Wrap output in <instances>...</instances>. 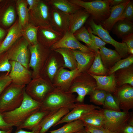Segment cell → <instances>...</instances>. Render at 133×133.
<instances>
[{"label": "cell", "instance_id": "obj_1", "mask_svg": "<svg viewBox=\"0 0 133 133\" xmlns=\"http://www.w3.org/2000/svg\"><path fill=\"white\" fill-rule=\"evenodd\" d=\"M41 104L33 99L26 93L25 90L23 100L20 106L13 110L2 114L7 123L17 128L32 114L39 110Z\"/></svg>", "mask_w": 133, "mask_h": 133}, {"label": "cell", "instance_id": "obj_2", "mask_svg": "<svg viewBox=\"0 0 133 133\" xmlns=\"http://www.w3.org/2000/svg\"><path fill=\"white\" fill-rule=\"evenodd\" d=\"M76 98L73 93L55 88L42 102L39 110L51 111L64 107L72 109Z\"/></svg>", "mask_w": 133, "mask_h": 133}, {"label": "cell", "instance_id": "obj_3", "mask_svg": "<svg viewBox=\"0 0 133 133\" xmlns=\"http://www.w3.org/2000/svg\"><path fill=\"white\" fill-rule=\"evenodd\" d=\"M25 86L13 83L4 90L0 96V112L11 111L19 107L23 99Z\"/></svg>", "mask_w": 133, "mask_h": 133}, {"label": "cell", "instance_id": "obj_4", "mask_svg": "<svg viewBox=\"0 0 133 133\" xmlns=\"http://www.w3.org/2000/svg\"><path fill=\"white\" fill-rule=\"evenodd\" d=\"M71 2L85 9L92 16L95 22L100 24L110 14L108 0H96L86 1L81 0H69Z\"/></svg>", "mask_w": 133, "mask_h": 133}, {"label": "cell", "instance_id": "obj_5", "mask_svg": "<svg viewBox=\"0 0 133 133\" xmlns=\"http://www.w3.org/2000/svg\"><path fill=\"white\" fill-rule=\"evenodd\" d=\"M96 83L95 79L86 72L78 73L73 80L68 91L76 93V102H84L85 96L89 95L96 90Z\"/></svg>", "mask_w": 133, "mask_h": 133}, {"label": "cell", "instance_id": "obj_6", "mask_svg": "<svg viewBox=\"0 0 133 133\" xmlns=\"http://www.w3.org/2000/svg\"><path fill=\"white\" fill-rule=\"evenodd\" d=\"M39 43L29 47L31 56L28 66L33 70L34 79L40 76V74L51 50L45 48Z\"/></svg>", "mask_w": 133, "mask_h": 133}, {"label": "cell", "instance_id": "obj_7", "mask_svg": "<svg viewBox=\"0 0 133 133\" xmlns=\"http://www.w3.org/2000/svg\"><path fill=\"white\" fill-rule=\"evenodd\" d=\"M55 88L50 80L40 76L34 78L25 88V91L34 100L42 103Z\"/></svg>", "mask_w": 133, "mask_h": 133}, {"label": "cell", "instance_id": "obj_8", "mask_svg": "<svg viewBox=\"0 0 133 133\" xmlns=\"http://www.w3.org/2000/svg\"><path fill=\"white\" fill-rule=\"evenodd\" d=\"M102 109L104 116V128L119 133L127 124L130 117L129 111H117Z\"/></svg>", "mask_w": 133, "mask_h": 133}, {"label": "cell", "instance_id": "obj_9", "mask_svg": "<svg viewBox=\"0 0 133 133\" xmlns=\"http://www.w3.org/2000/svg\"><path fill=\"white\" fill-rule=\"evenodd\" d=\"M88 23L90 27L87 29L94 35L98 36L106 44L112 45L122 58L128 54L127 48L125 43L119 42L114 39L108 31L104 29L101 25L96 23L92 17L89 19Z\"/></svg>", "mask_w": 133, "mask_h": 133}, {"label": "cell", "instance_id": "obj_10", "mask_svg": "<svg viewBox=\"0 0 133 133\" xmlns=\"http://www.w3.org/2000/svg\"><path fill=\"white\" fill-rule=\"evenodd\" d=\"M112 94L121 110L129 111L133 108V86L123 85L117 87Z\"/></svg>", "mask_w": 133, "mask_h": 133}, {"label": "cell", "instance_id": "obj_11", "mask_svg": "<svg viewBox=\"0 0 133 133\" xmlns=\"http://www.w3.org/2000/svg\"><path fill=\"white\" fill-rule=\"evenodd\" d=\"M60 48L78 50L85 53H97L94 50L80 43L73 34L68 31L58 41L50 47V49L52 50Z\"/></svg>", "mask_w": 133, "mask_h": 133}, {"label": "cell", "instance_id": "obj_12", "mask_svg": "<svg viewBox=\"0 0 133 133\" xmlns=\"http://www.w3.org/2000/svg\"><path fill=\"white\" fill-rule=\"evenodd\" d=\"M100 107L92 104L76 102L72 110L63 116L53 127L62 123L80 120L93 110Z\"/></svg>", "mask_w": 133, "mask_h": 133}, {"label": "cell", "instance_id": "obj_13", "mask_svg": "<svg viewBox=\"0 0 133 133\" xmlns=\"http://www.w3.org/2000/svg\"><path fill=\"white\" fill-rule=\"evenodd\" d=\"M64 62L62 56L59 53L52 50L41 72L52 83L53 79L59 70L63 67Z\"/></svg>", "mask_w": 133, "mask_h": 133}, {"label": "cell", "instance_id": "obj_14", "mask_svg": "<svg viewBox=\"0 0 133 133\" xmlns=\"http://www.w3.org/2000/svg\"><path fill=\"white\" fill-rule=\"evenodd\" d=\"M78 73L77 68L69 70L62 67L54 77L52 83L55 88L68 91L73 80Z\"/></svg>", "mask_w": 133, "mask_h": 133}, {"label": "cell", "instance_id": "obj_15", "mask_svg": "<svg viewBox=\"0 0 133 133\" xmlns=\"http://www.w3.org/2000/svg\"><path fill=\"white\" fill-rule=\"evenodd\" d=\"M10 62L11 68L9 75L12 83L25 85L30 82L31 74L28 69L17 62L10 61Z\"/></svg>", "mask_w": 133, "mask_h": 133}, {"label": "cell", "instance_id": "obj_16", "mask_svg": "<svg viewBox=\"0 0 133 133\" xmlns=\"http://www.w3.org/2000/svg\"><path fill=\"white\" fill-rule=\"evenodd\" d=\"M28 43L24 41L14 46L7 53L10 61L18 62L28 69L29 62Z\"/></svg>", "mask_w": 133, "mask_h": 133}, {"label": "cell", "instance_id": "obj_17", "mask_svg": "<svg viewBox=\"0 0 133 133\" xmlns=\"http://www.w3.org/2000/svg\"><path fill=\"white\" fill-rule=\"evenodd\" d=\"M70 15L51 7L50 26L55 30L64 34L68 30Z\"/></svg>", "mask_w": 133, "mask_h": 133}, {"label": "cell", "instance_id": "obj_18", "mask_svg": "<svg viewBox=\"0 0 133 133\" xmlns=\"http://www.w3.org/2000/svg\"><path fill=\"white\" fill-rule=\"evenodd\" d=\"M69 111V109L65 107L50 111L40 123V133H46Z\"/></svg>", "mask_w": 133, "mask_h": 133}, {"label": "cell", "instance_id": "obj_19", "mask_svg": "<svg viewBox=\"0 0 133 133\" xmlns=\"http://www.w3.org/2000/svg\"><path fill=\"white\" fill-rule=\"evenodd\" d=\"M41 39L44 46L50 48L63 37V34L56 31L50 25L39 27Z\"/></svg>", "mask_w": 133, "mask_h": 133}, {"label": "cell", "instance_id": "obj_20", "mask_svg": "<svg viewBox=\"0 0 133 133\" xmlns=\"http://www.w3.org/2000/svg\"><path fill=\"white\" fill-rule=\"evenodd\" d=\"M71 50L77 61L78 73L86 72L93 64L97 53H85L78 50Z\"/></svg>", "mask_w": 133, "mask_h": 133}, {"label": "cell", "instance_id": "obj_21", "mask_svg": "<svg viewBox=\"0 0 133 133\" xmlns=\"http://www.w3.org/2000/svg\"><path fill=\"white\" fill-rule=\"evenodd\" d=\"M33 12L37 25L41 27L50 25L51 8L47 3L40 0Z\"/></svg>", "mask_w": 133, "mask_h": 133}, {"label": "cell", "instance_id": "obj_22", "mask_svg": "<svg viewBox=\"0 0 133 133\" xmlns=\"http://www.w3.org/2000/svg\"><path fill=\"white\" fill-rule=\"evenodd\" d=\"M47 110H40L34 113L19 126L17 128L16 131L25 129L31 131L40 130V125L44 118L50 112Z\"/></svg>", "mask_w": 133, "mask_h": 133}, {"label": "cell", "instance_id": "obj_23", "mask_svg": "<svg viewBox=\"0 0 133 133\" xmlns=\"http://www.w3.org/2000/svg\"><path fill=\"white\" fill-rule=\"evenodd\" d=\"M90 16L89 14L83 8L70 14L68 31L73 34L83 26Z\"/></svg>", "mask_w": 133, "mask_h": 133}, {"label": "cell", "instance_id": "obj_24", "mask_svg": "<svg viewBox=\"0 0 133 133\" xmlns=\"http://www.w3.org/2000/svg\"><path fill=\"white\" fill-rule=\"evenodd\" d=\"M90 74L96 80V89L103 90L112 94L115 91L117 87L114 73L109 75L103 76Z\"/></svg>", "mask_w": 133, "mask_h": 133}, {"label": "cell", "instance_id": "obj_25", "mask_svg": "<svg viewBox=\"0 0 133 133\" xmlns=\"http://www.w3.org/2000/svg\"><path fill=\"white\" fill-rule=\"evenodd\" d=\"M130 1L128 0L119 5L110 7V14L109 17L100 24L104 29L108 31L112 30Z\"/></svg>", "mask_w": 133, "mask_h": 133}, {"label": "cell", "instance_id": "obj_26", "mask_svg": "<svg viewBox=\"0 0 133 133\" xmlns=\"http://www.w3.org/2000/svg\"><path fill=\"white\" fill-rule=\"evenodd\" d=\"M22 26L18 23L10 29L5 38L0 46V55L8 49L21 35Z\"/></svg>", "mask_w": 133, "mask_h": 133}, {"label": "cell", "instance_id": "obj_27", "mask_svg": "<svg viewBox=\"0 0 133 133\" xmlns=\"http://www.w3.org/2000/svg\"><path fill=\"white\" fill-rule=\"evenodd\" d=\"M99 52L103 65L108 70L122 58L116 50L107 48L105 46L101 48Z\"/></svg>", "mask_w": 133, "mask_h": 133}, {"label": "cell", "instance_id": "obj_28", "mask_svg": "<svg viewBox=\"0 0 133 133\" xmlns=\"http://www.w3.org/2000/svg\"><path fill=\"white\" fill-rule=\"evenodd\" d=\"M80 120L83 121L84 125L103 127L104 116L102 108L93 110Z\"/></svg>", "mask_w": 133, "mask_h": 133}, {"label": "cell", "instance_id": "obj_29", "mask_svg": "<svg viewBox=\"0 0 133 133\" xmlns=\"http://www.w3.org/2000/svg\"><path fill=\"white\" fill-rule=\"evenodd\" d=\"M117 87L126 84L133 86V64L114 72Z\"/></svg>", "mask_w": 133, "mask_h": 133}, {"label": "cell", "instance_id": "obj_30", "mask_svg": "<svg viewBox=\"0 0 133 133\" xmlns=\"http://www.w3.org/2000/svg\"><path fill=\"white\" fill-rule=\"evenodd\" d=\"M112 33L119 38L122 39L124 36L133 33V23L125 19L117 21L112 29Z\"/></svg>", "mask_w": 133, "mask_h": 133}, {"label": "cell", "instance_id": "obj_31", "mask_svg": "<svg viewBox=\"0 0 133 133\" xmlns=\"http://www.w3.org/2000/svg\"><path fill=\"white\" fill-rule=\"evenodd\" d=\"M47 1L51 7L69 14L83 8L71 2L69 0H50Z\"/></svg>", "mask_w": 133, "mask_h": 133}, {"label": "cell", "instance_id": "obj_32", "mask_svg": "<svg viewBox=\"0 0 133 133\" xmlns=\"http://www.w3.org/2000/svg\"><path fill=\"white\" fill-rule=\"evenodd\" d=\"M52 50L59 53L62 56L64 62V68H68L70 70L77 68V61L71 50L66 48H60Z\"/></svg>", "mask_w": 133, "mask_h": 133}, {"label": "cell", "instance_id": "obj_33", "mask_svg": "<svg viewBox=\"0 0 133 133\" xmlns=\"http://www.w3.org/2000/svg\"><path fill=\"white\" fill-rule=\"evenodd\" d=\"M85 129L84 123L78 120L67 123L57 129L50 131L49 133H75Z\"/></svg>", "mask_w": 133, "mask_h": 133}, {"label": "cell", "instance_id": "obj_34", "mask_svg": "<svg viewBox=\"0 0 133 133\" xmlns=\"http://www.w3.org/2000/svg\"><path fill=\"white\" fill-rule=\"evenodd\" d=\"M108 71L103 65L98 52L97 53L93 64L86 72L89 74L103 76H107Z\"/></svg>", "mask_w": 133, "mask_h": 133}, {"label": "cell", "instance_id": "obj_35", "mask_svg": "<svg viewBox=\"0 0 133 133\" xmlns=\"http://www.w3.org/2000/svg\"><path fill=\"white\" fill-rule=\"evenodd\" d=\"M73 34L78 41L85 43L87 46L95 51L97 53L99 52L96 49L87 29L85 26H83Z\"/></svg>", "mask_w": 133, "mask_h": 133}, {"label": "cell", "instance_id": "obj_36", "mask_svg": "<svg viewBox=\"0 0 133 133\" xmlns=\"http://www.w3.org/2000/svg\"><path fill=\"white\" fill-rule=\"evenodd\" d=\"M17 9L19 17L18 23L22 26L26 24L29 18V9L27 2L23 0H18L17 2Z\"/></svg>", "mask_w": 133, "mask_h": 133}, {"label": "cell", "instance_id": "obj_37", "mask_svg": "<svg viewBox=\"0 0 133 133\" xmlns=\"http://www.w3.org/2000/svg\"><path fill=\"white\" fill-rule=\"evenodd\" d=\"M133 64V54H130L126 58L121 59L108 70L107 76L111 75L116 71L127 67Z\"/></svg>", "mask_w": 133, "mask_h": 133}, {"label": "cell", "instance_id": "obj_38", "mask_svg": "<svg viewBox=\"0 0 133 133\" xmlns=\"http://www.w3.org/2000/svg\"><path fill=\"white\" fill-rule=\"evenodd\" d=\"M107 92L102 90H95L90 95V101L97 105L103 106Z\"/></svg>", "mask_w": 133, "mask_h": 133}, {"label": "cell", "instance_id": "obj_39", "mask_svg": "<svg viewBox=\"0 0 133 133\" xmlns=\"http://www.w3.org/2000/svg\"><path fill=\"white\" fill-rule=\"evenodd\" d=\"M103 108L117 111H121L118 104L112 93L107 92Z\"/></svg>", "mask_w": 133, "mask_h": 133}, {"label": "cell", "instance_id": "obj_40", "mask_svg": "<svg viewBox=\"0 0 133 133\" xmlns=\"http://www.w3.org/2000/svg\"><path fill=\"white\" fill-rule=\"evenodd\" d=\"M39 27L37 26L30 25L25 30V36L32 45L36 44L38 43L37 33Z\"/></svg>", "mask_w": 133, "mask_h": 133}, {"label": "cell", "instance_id": "obj_41", "mask_svg": "<svg viewBox=\"0 0 133 133\" xmlns=\"http://www.w3.org/2000/svg\"><path fill=\"white\" fill-rule=\"evenodd\" d=\"M15 17L16 14L14 8L12 6H10L4 15L2 19V23L5 26H10L15 21Z\"/></svg>", "mask_w": 133, "mask_h": 133}, {"label": "cell", "instance_id": "obj_42", "mask_svg": "<svg viewBox=\"0 0 133 133\" xmlns=\"http://www.w3.org/2000/svg\"><path fill=\"white\" fill-rule=\"evenodd\" d=\"M11 66L7 53L0 55V72H6L9 74L11 70Z\"/></svg>", "mask_w": 133, "mask_h": 133}, {"label": "cell", "instance_id": "obj_43", "mask_svg": "<svg viewBox=\"0 0 133 133\" xmlns=\"http://www.w3.org/2000/svg\"><path fill=\"white\" fill-rule=\"evenodd\" d=\"M125 19L133 21V2L132 1L129 2L117 21Z\"/></svg>", "mask_w": 133, "mask_h": 133}, {"label": "cell", "instance_id": "obj_44", "mask_svg": "<svg viewBox=\"0 0 133 133\" xmlns=\"http://www.w3.org/2000/svg\"><path fill=\"white\" fill-rule=\"evenodd\" d=\"M122 39V42L127 45L128 54H133V33L124 36Z\"/></svg>", "mask_w": 133, "mask_h": 133}, {"label": "cell", "instance_id": "obj_45", "mask_svg": "<svg viewBox=\"0 0 133 133\" xmlns=\"http://www.w3.org/2000/svg\"><path fill=\"white\" fill-rule=\"evenodd\" d=\"M12 83L9 74L0 77V96L4 90Z\"/></svg>", "mask_w": 133, "mask_h": 133}, {"label": "cell", "instance_id": "obj_46", "mask_svg": "<svg viewBox=\"0 0 133 133\" xmlns=\"http://www.w3.org/2000/svg\"><path fill=\"white\" fill-rule=\"evenodd\" d=\"M90 37L93 41L95 47L97 51H99L101 48L105 46L107 44L100 37L95 36L87 30Z\"/></svg>", "mask_w": 133, "mask_h": 133}, {"label": "cell", "instance_id": "obj_47", "mask_svg": "<svg viewBox=\"0 0 133 133\" xmlns=\"http://www.w3.org/2000/svg\"><path fill=\"white\" fill-rule=\"evenodd\" d=\"M84 125L85 129L91 133H119L111 131L103 127H98L87 125Z\"/></svg>", "mask_w": 133, "mask_h": 133}, {"label": "cell", "instance_id": "obj_48", "mask_svg": "<svg viewBox=\"0 0 133 133\" xmlns=\"http://www.w3.org/2000/svg\"><path fill=\"white\" fill-rule=\"evenodd\" d=\"M13 127L5 121L3 119L2 113L0 112V129L6 131L13 130Z\"/></svg>", "mask_w": 133, "mask_h": 133}, {"label": "cell", "instance_id": "obj_49", "mask_svg": "<svg viewBox=\"0 0 133 133\" xmlns=\"http://www.w3.org/2000/svg\"><path fill=\"white\" fill-rule=\"evenodd\" d=\"M40 0H27L26 2L29 5V10H31L33 12L37 8Z\"/></svg>", "mask_w": 133, "mask_h": 133}, {"label": "cell", "instance_id": "obj_50", "mask_svg": "<svg viewBox=\"0 0 133 133\" xmlns=\"http://www.w3.org/2000/svg\"><path fill=\"white\" fill-rule=\"evenodd\" d=\"M119 133H133V126L127 124L120 130Z\"/></svg>", "mask_w": 133, "mask_h": 133}, {"label": "cell", "instance_id": "obj_51", "mask_svg": "<svg viewBox=\"0 0 133 133\" xmlns=\"http://www.w3.org/2000/svg\"><path fill=\"white\" fill-rule=\"evenodd\" d=\"M128 0H108L110 7L115 6L125 2Z\"/></svg>", "mask_w": 133, "mask_h": 133}, {"label": "cell", "instance_id": "obj_52", "mask_svg": "<svg viewBox=\"0 0 133 133\" xmlns=\"http://www.w3.org/2000/svg\"><path fill=\"white\" fill-rule=\"evenodd\" d=\"M40 129L28 131H25L22 129H20L16 131L15 133H40Z\"/></svg>", "mask_w": 133, "mask_h": 133}, {"label": "cell", "instance_id": "obj_53", "mask_svg": "<svg viewBox=\"0 0 133 133\" xmlns=\"http://www.w3.org/2000/svg\"><path fill=\"white\" fill-rule=\"evenodd\" d=\"M127 124L133 126V112L130 113V117L128 119Z\"/></svg>", "mask_w": 133, "mask_h": 133}, {"label": "cell", "instance_id": "obj_54", "mask_svg": "<svg viewBox=\"0 0 133 133\" xmlns=\"http://www.w3.org/2000/svg\"><path fill=\"white\" fill-rule=\"evenodd\" d=\"M5 34V31L0 28V39L3 38Z\"/></svg>", "mask_w": 133, "mask_h": 133}, {"label": "cell", "instance_id": "obj_55", "mask_svg": "<svg viewBox=\"0 0 133 133\" xmlns=\"http://www.w3.org/2000/svg\"><path fill=\"white\" fill-rule=\"evenodd\" d=\"M12 130H11L8 131H3L0 129V133H11Z\"/></svg>", "mask_w": 133, "mask_h": 133}, {"label": "cell", "instance_id": "obj_56", "mask_svg": "<svg viewBox=\"0 0 133 133\" xmlns=\"http://www.w3.org/2000/svg\"><path fill=\"white\" fill-rule=\"evenodd\" d=\"M87 130L85 129L83 130L79 131L75 133H87Z\"/></svg>", "mask_w": 133, "mask_h": 133}, {"label": "cell", "instance_id": "obj_57", "mask_svg": "<svg viewBox=\"0 0 133 133\" xmlns=\"http://www.w3.org/2000/svg\"><path fill=\"white\" fill-rule=\"evenodd\" d=\"M87 133H91L89 132V131L87 130Z\"/></svg>", "mask_w": 133, "mask_h": 133}, {"label": "cell", "instance_id": "obj_58", "mask_svg": "<svg viewBox=\"0 0 133 133\" xmlns=\"http://www.w3.org/2000/svg\"><path fill=\"white\" fill-rule=\"evenodd\" d=\"M1 43H2V42H0V45L1 44Z\"/></svg>", "mask_w": 133, "mask_h": 133}, {"label": "cell", "instance_id": "obj_59", "mask_svg": "<svg viewBox=\"0 0 133 133\" xmlns=\"http://www.w3.org/2000/svg\"><path fill=\"white\" fill-rule=\"evenodd\" d=\"M1 0H0V2H1Z\"/></svg>", "mask_w": 133, "mask_h": 133}]
</instances>
